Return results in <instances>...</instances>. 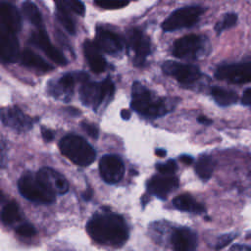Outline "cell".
Masks as SVG:
<instances>
[{
    "label": "cell",
    "instance_id": "6da1fadb",
    "mask_svg": "<svg viewBox=\"0 0 251 251\" xmlns=\"http://www.w3.org/2000/svg\"><path fill=\"white\" fill-rule=\"evenodd\" d=\"M90 237L97 243L111 246L123 245L128 238L125 220L115 214H96L86 225Z\"/></svg>",
    "mask_w": 251,
    "mask_h": 251
},
{
    "label": "cell",
    "instance_id": "7a4b0ae2",
    "mask_svg": "<svg viewBox=\"0 0 251 251\" xmlns=\"http://www.w3.org/2000/svg\"><path fill=\"white\" fill-rule=\"evenodd\" d=\"M131 108L147 118H158L172 111L173 106L165 98L155 96L140 82H134L131 89Z\"/></svg>",
    "mask_w": 251,
    "mask_h": 251
},
{
    "label": "cell",
    "instance_id": "3957f363",
    "mask_svg": "<svg viewBox=\"0 0 251 251\" xmlns=\"http://www.w3.org/2000/svg\"><path fill=\"white\" fill-rule=\"evenodd\" d=\"M61 153L78 166H88L95 159L93 147L82 137L67 135L59 143Z\"/></svg>",
    "mask_w": 251,
    "mask_h": 251
},
{
    "label": "cell",
    "instance_id": "277c9868",
    "mask_svg": "<svg viewBox=\"0 0 251 251\" xmlns=\"http://www.w3.org/2000/svg\"><path fill=\"white\" fill-rule=\"evenodd\" d=\"M18 186L21 194L32 202L48 204L52 203L56 197V194L50 190L36 175L30 173L25 174L19 179Z\"/></svg>",
    "mask_w": 251,
    "mask_h": 251
},
{
    "label": "cell",
    "instance_id": "5b68a950",
    "mask_svg": "<svg viewBox=\"0 0 251 251\" xmlns=\"http://www.w3.org/2000/svg\"><path fill=\"white\" fill-rule=\"evenodd\" d=\"M114 91V83L110 78H106L101 82L86 80L80 87L79 95L83 105L91 107L93 110H97L107 97L113 96Z\"/></svg>",
    "mask_w": 251,
    "mask_h": 251
},
{
    "label": "cell",
    "instance_id": "8992f818",
    "mask_svg": "<svg viewBox=\"0 0 251 251\" xmlns=\"http://www.w3.org/2000/svg\"><path fill=\"white\" fill-rule=\"evenodd\" d=\"M204 9L199 6H186L174 11L162 24L165 31H174L190 27L198 23Z\"/></svg>",
    "mask_w": 251,
    "mask_h": 251
},
{
    "label": "cell",
    "instance_id": "52a82bcc",
    "mask_svg": "<svg viewBox=\"0 0 251 251\" xmlns=\"http://www.w3.org/2000/svg\"><path fill=\"white\" fill-rule=\"evenodd\" d=\"M215 75L218 79L230 83L251 82V62L221 66L217 69Z\"/></svg>",
    "mask_w": 251,
    "mask_h": 251
},
{
    "label": "cell",
    "instance_id": "ba28073f",
    "mask_svg": "<svg viewBox=\"0 0 251 251\" xmlns=\"http://www.w3.org/2000/svg\"><path fill=\"white\" fill-rule=\"evenodd\" d=\"M165 74L174 76L179 83L191 84L199 79L200 70L197 66L168 61L162 66Z\"/></svg>",
    "mask_w": 251,
    "mask_h": 251
},
{
    "label": "cell",
    "instance_id": "9c48e42d",
    "mask_svg": "<svg viewBox=\"0 0 251 251\" xmlns=\"http://www.w3.org/2000/svg\"><path fill=\"white\" fill-rule=\"evenodd\" d=\"M127 47L134 54V64L141 66L145 62L147 56L151 51L150 39L141 30L132 28L128 31L126 37Z\"/></svg>",
    "mask_w": 251,
    "mask_h": 251
},
{
    "label": "cell",
    "instance_id": "30bf717a",
    "mask_svg": "<svg viewBox=\"0 0 251 251\" xmlns=\"http://www.w3.org/2000/svg\"><path fill=\"white\" fill-rule=\"evenodd\" d=\"M0 120L6 126L18 132H25L31 128L33 121L26 116L20 108L5 107L0 109Z\"/></svg>",
    "mask_w": 251,
    "mask_h": 251
},
{
    "label": "cell",
    "instance_id": "8fae6325",
    "mask_svg": "<svg viewBox=\"0 0 251 251\" xmlns=\"http://www.w3.org/2000/svg\"><path fill=\"white\" fill-rule=\"evenodd\" d=\"M205 37L198 34H187L175 41L173 55L176 58L193 57L197 55L205 45Z\"/></svg>",
    "mask_w": 251,
    "mask_h": 251
},
{
    "label": "cell",
    "instance_id": "7c38bea8",
    "mask_svg": "<svg viewBox=\"0 0 251 251\" xmlns=\"http://www.w3.org/2000/svg\"><path fill=\"white\" fill-rule=\"evenodd\" d=\"M100 176L107 183L114 184L119 182L125 173L123 161L116 155H105L99 162Z\"/></svg>",
    "mask_w": 251,
    "mask_h": 251
},
{
    "label": "cell",
    "instance_id": "4fadbf2b",
    "mask_svg": "<svg viewBox=\"0 0 251 251\" xmlns=\"http://www.w3.org/2000/svg\"><path fill=\"white\" fill-rule=\"evenodd\" d=\"M19 57V43L15 32L0 23V61L13 63Z\"/></svg>",
    "mask_w": 251,
    "mask_h": 251
},
{
    "label": "cell",
    "instance_id": "5bb4252c",
    "mask_svg": "<svg viewBox=\"0 0 251 251\" xmlns=\"http://www.w3.org/2000/svg\"><path fill=\"white\" fill-rule=\"evenodd\" d=\"M30 41L32 44L39 47L57 65L65 66L67 64V59L63 53L50 42L49 37L43 28H38L37 31L33 32L30 36Z\"/></svg>",
    "mask_w": 251,
    "mask_h": 251
},
{
    "label": "cell",
    "instance_id": "9a60e30c",
    "mask_svg": "<svg viewBox=\"0 0 251 251\" xmlns=\"http://www.w3.org/2000/svg\"><path fill=\"white\" fill-rule=\"evenodd\" d=\"M178 178L173 175L155 176L147 183V189L151 194L165 199L169 193L177 188Z\"/></svg>",
    "mask_w": 251,
    "mask_h": 251
},
{
    "label": "cell",
    "instance_id": "2e32d148",
    "mask_svg": "<svg viewBox=\"0 0 251 251\" xmlns=\"http://www.w3.org/2000/svg\"><path fill=\"white\" fill-rule=\"evenodd\" d=\"M37 177L55 194H65L69 190V183L65 176L50 168H42L37 174Z\"/></svg>",
    "mask_w": 251,
    "mask_h": 251
},
{
    "label": "cell",
    "instance_id": "e0dca14e",
    "mask_svg": "<svg viewBox=\"0 0 251 251\" xmlns=\"http://www.w3.org/2000/svg\"><path fill=\"white\" fill-rule=\"evenodd\" d=\"M95 43L102 51L111 55L118 54L123 50V41L121 37L106 28H97Z\"/></svg>",
    "mask_w": 251,
    "mask_h": 251
},
{
    "label": "cell",
    "instance_id": "ac0fdd59",
    "mask_svg": "<svg viewBox=\"0 0 251 251\" xmlns=\"http://www.w3.org/2000/svg\"><path fill=\"white\" fill-rule=\"evenodd\" d=\"M172 244L176 251H192L197 247L196 234L189 228H177L172 234Z\"/></svg>",
    "mask_w": 251,
    "mask_h": 251
},
{
    "label": "cell",
    "instance_id": "d6986e66",
    "mask_svg": "<svg viewBox=\"0 0 251 251\" xmlns=\"http://www.w3.org/2000/svg\"><path fill=\"white\" fill-rule=\"evenodd\" d=\"M83 52L90 69L96 73H103L106 68V61L101 54V49L95 42L86 40L83 43Z\"/></svg>",
    "mask_w": 251,
    "mask_h": 251
},
{
    "label": "cell",
    "instance_id": "ffe728a7",
    "mask_svg": "<svg viewBox=\"0 0 251 251\" xmlns=\"http://www.w3.org/2000/svg\"><path fill=\"white\" fill-rule=\"evenodd\" d=\"M0 23L15 33L22 28V18L18 9L7 2H0Z\"/></svg>",
    "mask_w": 251,
    "mask_h": 251
},
{
    "label": "cell",
    "instance_id": "44dd1931",
    "mask_svg": "<svg viewBox=\"0 0 251 251\" xmlns=\"http://www.w3.org/2000/svg\"><path fill=\"white\" fill-rule=\"evenodd\" d=\"M76 79L75 74L64 75L56 83L52 82L50 86V92L58 99L69 100L72 96L74 85Z\"/></svg>",
    "mask_w": 251,
    "mask_h": 251
},
{
    "label": "cell",
    "instance_id": "7402d4cb",
    "mask_svg": "<svg viewBox=\"0 0 251 251\" xmlns=\"http://www.w3.org/2000/svg\"><path fill=\"white\" fill-rule=\"evenodd\" d=\"M173 205L179 211L188 212L192 214H202L205 212V206L196 201L190 194L183 193L176 196L173 200Z\"/></svg>",
    "mask_w": 251,
    "mask_h": 251
},
{
    "label": "cell",
    "instance_id": "603a6c76",
    "mask_svg": "<svg viewBox=\"0 0 251 251\" xmlns=\"http://www.w3.org/2000/svg\"><path fill=\"white\" fill-rule=\"evenodd\" d=\"M21 61L24 66L39 70L41 72H49L53 69V67L48 64L44 59H42L38 54L28 49H25L22 52Z\"/></svg>",
    "mask_w": 251,
    "mask_h": 251
},
{
    "label": "cell",
    "instance_id": "cb8c5ba5",
    "mask_svg": "<svg viewBox=\"0 0 251 251\" xmlns=\"http://www.w3.org/2000/svg\"><path fill=\"white\" fill-rule=\"evenodd\" d=\"M211 94L216 101V103L220 106H229L236 103L238 96L237 93L231 90H226L219 87H214L211 90Z\"/></svg>",
    "mask_w": 251,
    "mask_h": 251
},
{
    "label": "cell",
    "instance_id": "d4e9b609",
    "mask_svg": "<svg viewBox=\"0 0 251 251\" xmlns=\"http://www.w3.org/2000/svg\"><path fill=\"white\" fill-rule=\"evenodd\" d=\"M214 171V161L209 156H202L198 159L195 165V172L197 176L203 179L207 180L211 177Z\"/></svg>",
    "mask_w": 251,
    "mask_h": 251
},
{
    "label": "cell",
    "instance_id": "484cf974",
    "mask_svg": "<svg viewBox=\"0 0 251 251\" xmlns=\"http://www.w3.org/2000/svg\"><path fill=\"white\" fill-rule=\"evenodd\" d=\"M23 11L25 16L33 25L37 26L38 28H42L43 23H42L41 14L33 2H31L30 0L25 1L23 4Z\"/></svg>",
    "mask_w": 251,
    "mask_h": 251
},
{
    "label": "cell",
    "instance_id": "4316f807",
    "mask_svg": "<svg viewBox=\"0 0 251 251\" xmlns=\"http://www.w3.org/2000/svg\"><path fill=\"white\" fill-rule=\"evenodd\" d=\"M20 219V210L15 201L8 202L0 213V220L5 225H11Z\"/></svg>",
    "mask_w": 251,
    "mask_h": 251
},
{
    "label": "cell",
    "instance_id": "83f0119b",
    "mask_svg": "<svg viewBox=\"0 0 251 251\" xmlns=\"http://www.w3.org/2000/svg\"><path fill=\"white\" fill-rule=\"evenodd\" d=\"M56 17L57 20L60 22V24L64 26V28L71 34H75V26L74 22L72 21L68 10L62 7L57 6V10H56Z\"/></svg>",
    "mask_w": 251,
    "mask_h": 251
},
{
    "label": "cell",
    "instance_id": "f1b7e54d",
    "mask_svg": "<svg viewBox=\"0 0 251 251\" xmlns=\"http://www.w3.org/2000/svg\"><path fill=\"white\" fill-rule=\"evenodd\" d=\"M57 6L67 9L68 11L75 12L79 16H83L85 7L80 0H54Z\"/></svg>",
    "mask_w": 251,
    "mask_h": 251
},
{
    "label": "cell",
    "instance_id": "f546056e",
    "mask_svg": "<svg viewBox=\"0 0 251 251\" xmlns=\"http://www.w3.org/2000/svg\"><path fill=\"white\" fill-rule=\"evenodd\" d=\"M236 23H237V15L234 13H228L225 15V17L216 24L215 30L217 34H221L224 30L234 26Z\"/></svg>",
    "mask_w": 251,
    "mask_h": 251
},
{
    "label": "cell",
    "instance_id": "4dcf8cb0",
    "mask_svg": "<svg viewBox=\"0 0 251 251\" xmlns=\"http://www.w3.org/2000/svg\"><path fill=\"white\" fill-rule=\"evenodd\" d=\"M94 3L103 9L116 10L126 7L129 1L128 0H94Z\"/></svg>",
    "mask_w": 251,
    "mask_h": 251
},
{
    "label": "cell",
    "instance_id": "1f68e13d",
    "mask_svg": "<svg viewBox=\"0 0 251 251\" xmlns=\"http://www.w3.org/2000/svg\"><path fill=\"white\" fill-rule=\"evenodd\" d=\"M156 169L158 170L159 173L164 174V175H173L176 169V163L174 160H169L166 163H161V164H157Z\"/></svg>",
    "mask_w": 251,
    "mask_h": 251
},
{
    "label": "cell",
    "instance_id": "d6a6232c",
    "mask_svg": "<svg viewBox=\"0 0 251 251\" xmlns=\"http://www.w3.org/2000/svg\"><path fill=\"white\" fill-rule=\"evenodd\" d=\"M16 232L21 235V236H25V237H31L36 233V230L34 228V226L30 224H23L21 226H19L16 228Z\"/></svg>",
    "mask_w": 251,
    "mask_h": 251
},
{
    "label": "cell",
    "instance_id": "836d02e7",
    "mask_svg": "<svg viewBox=\"0 0 251 251\" xmlns=\"http://www.w3.org/2000/svg\"><path fill=\"white\" fill-rule=\"evenodd\" d=\"M235 237H236V234H235V233H226V234L222 235V236L219 238L218 242H217L216 249H222V248L227 246Z\"/></svg>",
    "mask_w": 251,
    "mask_h": 251
},
{
    "label": "cell",
    "instance_id": "e575fe53",
    "mask_svg": "<svg viewBox=\"0 0 251 251\" xmlns=\"http://www.w3.org/2000/svg\"><path fill=\"white\" fill-rule=\"evenodd\" d=\"M81 127L83 128V130L89 135L91 136L92 138H97L98 135H99V130L98 128L96 127L95 125L93 124H90V123H86V122H83L81 123Z\"/></svg>",
    "mask_w": 251,
    "mask_h": 251
},
{
    "label": "cell",
    "instance_id": "d590c367",
    "mask_svg": "<svg viewBox=\"0 0 251 251\" xmlns=\"http://www.w3.org/2000/svg\"><path fill=\"white\" fill-rule=\"evenodd\" d=\"M241 103L245 106L251 105V88H248L243 92V95L241 98Z\"/></svg>",
    "mask_w": 251,
    "mask_h": 251
},
{
    "label": "cell",
    "instance_id": "8d00e7d4",
    "mask_svg": "<svg viewBox=\"0 0 251 251\" xmlns=\"http://www.w3.org/2000/svg\"><path fill=\"white\" fill-rule=\"evenodd\" d=\"M41 132H42V137L46 141H51L54 138V132L51 129L43 127V128H41Z\"/></svg>",
    "mask_w": 251,
    "mask_h": 251
},
{
    "label": "cell",
    "instance_id": "74e56055",
    "mask_svg": "<svg viewBox=\"0 0 251 251\" xmlns=\"http://www.w3.org/2000/svg\"><path fill=\"white\" fill-rule=\"evenodd\" d=\"M6 165V148L3 143H0V167Z\"/></svg>",
    "mask_w": 251,
    "mask_h": 251
},
{
    "label": "cell",
    "instance_id": "f35d334b",
    "mask_svg": "<svg viewBox=\"0 0 251 251\" xmlns=\"http://www.w3.org/2000/svg\"><path fill=\"white\" fill-rule=\"evenodd\" d=\"M179 160L183 163V164H185V165H191L192 163H193V158L191 157V156H189V155H181L180 157H179Z\"/></svg>",
    "mask_w": 251,
    "mask_h": 251
},
{
    "label": "cell",
    "instance_id": "ab89813d",
    "mask_svg": "<svg viewBox=\"0 0 251 251\" xmlns=\"http://www.w3.org/2000/svg\"><path fill=\"white\" fill-rule=\"evenodd\" d=\"M230 250H251V247L246 246V245L236 244V245H233L232 247H230Z\"/></svg>",
    "mask_w": 251,
    "mask_h": 251
},
{
    "label": "cell",
    "instance_id": "60d3db41",
    "mask_svg": "<svg viewBox=\"0 0 251 251\" xmlns=\"http://www.w3.org/2000/svg\"><path fill=\"white\" fill-rule=\"evenodd\" d=\"M198 122L200 124H203V125H210L212 123V121L209 118L205 117V116H199L198 117Z\"/></svg>",
    "mask_w": 251,
    "mask_h": 251
},
{
    "label": "cell",
    "instance_id": "b9f144b4",
    "mask_svg": "<svg viewBox=\"0 0 251 251\" xmlns=\"http://www.w3.org/2000/svg\"><path fill=\"white\" fill-rule=\"evenodd\" d=\"M121 116H122V118L124 120H128L129 117H130V112L128 110H126V109H124L121 112Z\"/></svg>",
    "mask_w": 251,
    "mask_h": 251
},
{
    "label": "cell",
    "instance_id": "7bdbcfd3",
    "mask_svg": "<svg viewBox=\"0 0 251 251\" xmlns=\"http://www.w3.org/2000/svg\"><path fill=\"white\" fill-rule=\"evenodd\" d=\"M155 154H156L158 157H165L166 154H167V152H166V150H164V149H157V150L155 151Z\"/></svg>",
    "mask_w": 251,
    "mask_h": 251
},
{
    "label": "cell",
    "instance_id": "ee69618b",
    "mask_svg": "<svg viewBox=\"0 0 251 251\" xmlns=\"http://www.w3.org/2000/svg\"><path fill=\"white\" fill-rule=\"evenodd\" d=\"M82 197L83 199L85 200H89L91 198V190L90 189H87L84 193H82Z\"/></svg>",
    "mask_w": 251,
    "mask_h": 251
},
{
    "label": "cell",
    "instance_id": "f6af8a7d",
    "mask_svg": "<svg viewBox=\"0 0 251 251\" xmlns=\"http://www.w3.org/2000/svg\"><path fill=\"white\" fill-rule=\"evenodd\" d=\"M1 199H2V194L0 193V200H1Z\"/></svg>",
    "mask_w": 251,
    "mask_h": 251
}]
</instances>
